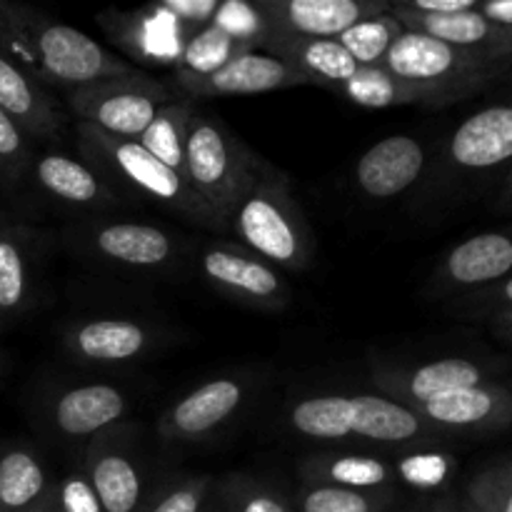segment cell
<instances>
[{"instance_id": "cell-25", "label": "cell", "mask_w": 512, "mask_h": 512, "mask_svg": "<svg viewBox=\"0 0 512 512\" xmlns=\"http://www.w3.org/2000/svg\"><path fill=\"white\" fill-rule=\"evenodd\" d=\"M35 183L53 195L55 200L75 205V208H113L118 205V193L108 185V180L90 168L83 160H75L63 153H45L33 168Z\"/></svg>"}, {"instance_id": "cell-39", "label": "cell", "mask_w": 512, "mask_h": 512, "mask_svg": "<svg viewBox=\"0 0 512 512\" xmlns=\"http://www.w3.org/2000/svg\"><path fill=\"white\" fill-rule=\"evenodd\" d=\"M205 493H208V480L193 478L188 483H180L170 488L150 512H200Z\"/></svg>"}, {"instance_id": "cell-33", "label": "cell", "mask_w": 512, "mask_h": 512, "mask_svg": "<svg viewBox=\"0 0 512 512\" xmlns=\"http://www.w3.org/2000/svg\"><path fill=\"white\" fill-rule=\"evenodd\" d=\"M250 50L253 48L238 43V40L225 35L223 30H218L215 25H205L203 30H198V33L188 40L175 70L195 75V78H203V75L215 73V70H220L223 65H228L230 60H235L243 53H250Z\"/></svg>"}, {"instance_id": "cell-46", "label": "cell", "mask_w": 512, "mask_h": 512, "mask_svg": "<svg viewBox=\"0 0 512 512\" xmlns=\"http://www.w3.org/2000/svg\"><path fill=\"white\" fill-rule=\"evenodd\" d=\"M500 320H503L505 328H510V330H512V305H510V308H505V310H503V315H500Z\"/></svg>"}, {"instance_id": "cell-45", "label": "cell", "mask_w": 512, "mask_h": 512, "mask_svg": "<svg viewBox=\"0 0 512 512\" xmlns=\"http://www.w3.org/2000/svg\"><path fill=\"white\" fill-rule=\"evenodd\" d=\"M435 512H458V508H455L450 500H440V503L435 505Z\"/></svg>"}, {"instance_id": "cell-38", "label": "cell", "mask_w": 512, "mask_h": 512, "mask_svg": "<svg viewBox=\"0 0 512 512\" xmlns=\"http://www.w3.org/2000/svg\"><path fill=\"white\" fill-rule=\"evenodd\" d=\"M453 470V458L443 453H418L410 455L400 463V475L415 488H435L445 483V478Z\"/></svg>"}, {"instance_id": "cell-8", "label": "cell", "mask_w": 512, "mask_h": 512, "mask_svg": "<svg viewBox=\"0 0 512 512\" xmlns=\"http://www.w3.org/2000/svg\"><path fill=\"white\" fill-rule=\"evenodd\" d=\"M200 270L215 290L238 303L263 310H280L290 303V288L278 268L240 245H208L200 255Z\"/></svg>"}, {"instance_id": "cell-24", "label": "cell", "mask_w": 512, "mask_h": 512, "mask_svg": "<svg viewBox=\"0 0 512 512\" xmlns=\"http://www.w3.org/2000/svg\"><path fill=\"white\" fill-rule=\"evenodd\" d=\"M0 110L13 118L28 138L50 140L63 128V115L43 85L3 55H0Z\"/></svg>"}, {"instance_id": "cell-5", "label": "cell", "mask_w": 512, "mask_h": 512, "mask_svg": "<svg viewBox=\"0 0 512 512\" xmlns=\"http://www.w3.org/2000/svg\"><path fill=\"white\" fill-rule=\"evenodd\" d=\"M33 53L35 65H38L35 78L40 85H65L70 90L135 73L133 63L105 50L83 30L58 23L45 13L40 15L38 28H35Z\"/></svg>"}, {"instance_id": "cell-34", "label": "cell", "mask_w": 512, "mask_h": 512, "mask_svg": "<svg viewBox=\"0 0 512 512\" xmlns=\"http://www.w3.org/2000/svg\"><path fill=\"white\" fill-rule=\"evenodd\" d=\"M210 25H215L225 35H230V38H235L238 43L248 45L253 50H258L270 33L258 5L245 3V0H225V3H218V10H215Z\"/></svg>"}, {"instance_id": "cell-28", "label": "cell", "mask_w": 512, "mask_h": 512, "mask_svg": "<svg viewBox=\"0 0 512 512\" xmlns=\"http://www.w3.org/2000/svg\"><path fill=\"white\" fill-rule=\"evenodd\" d=\"M300 473L313 485L348 490H380L393 478L388 465L370 455H315L300 465Z\"/></svg>"}, {"instance_id": "cell-9", "label": "cell", "mask_w": 512, "mask_h": 512, "mask_svg": "<svg viewBox=\"0 0 512 512\" xmlns=\"http://www.w3.org/2000/svg\"><path fill=\"white\" fill-rule=\"evenodd\" d=\"M270 30L300 38L338 40L355 23L388 13L385 0H255Z\"/></svg>"}, {"instance_id": "cell-47", "label": "cell", "mask_w": 512, "mask_h": 512, "mask_svg": "<svg viewBox=\"0 0 512 512\" xmlns=\"http://www.w3.org/2000/svg\"><path fill=\"white\" fill-rule=\"evenodd\" d=\"M505 200H508V203L512 205V173L508 178V185H505Z\"/></svg>"}, {"instance_id": "cell-37", "label": "cell", "mask_w": 512, "mask_h": 512, "mask_svg": "<svg viewBox=\"0 0 512 512\" xmlns=\"http://www.w3.org/2000/svg\"><path fill=\"white\" fill-rule=\"evenodd\" d=\"M30 168L28 135L23 133L13 118L0 110V180L3 183H20L25 170Z\"/></svg>"}, {"instance_id": "cell-6", "label": "cell", "mask_w": 512, "mask_h": 512, "mask_svg": "<svg viewBox=\"0 0 512 512\" xmlns=\"http://www.w3.org/2000/svg\"><path fill=\"white\" fill-rule=\"evenodd\" d=\"M510 65L512 63L455 48V45L430 38L425 33L403 30V35L388 50L380 68L405 80L455 85V88L478 93L480 88L493 83L500 73H505Z\"/></svg>"}, {"instance_id": "cell-26", "label": "cell", "mask_w": 512, "mask_h": 512, "mask_svg": "<svg viewBox=\"0 0 512 512\" xmlns=\"http://www.w3.org/2000/svg\"><path fill=\"white\" fill-rule=\"evenodd\" d=\"M353 405V435L375 440V443H420L435 430L413 408L385 395H353Z\"/></svg>"}, {"instance_id": "cell-27", "label": "cell", "mask_w": 512, "mask_h": 512, "mask_svg": "<svg viewBox=\"0 0 512 512\" xmlns=\"http://www.w3.org/2000/svg\"><path fill=\"white\" fill-rule=\"evenodd\" d=\"M50 480L43 460L25 445L0 450V512H28L48 495Z\"/></svg>"}, {"instance_id": "cell-18", "label": "cell", "mask_w": 512, "mask_h": 512, "mask_svg": "<svg viewBox=\"0 0 512 512\" xmlns=\"http://www.w3.org/2000/svg\"><path fill=\"white\" fill-rule=\"evenodd\" d=\"M350 103L360 108H398V105H448L473 95V90L455 85L418 83L388 73L385 68H360L350 80L338 88Z\"/></svg>"}, {"instance_id": "cell-17", "label": "cell", "mask_w": 512, "mask_h": 512, "mask_svg": "<svg viewBox=\"0 0 512 512\" xmlns=\"http://www.w3.org/2000/svg\"><path fill=\"white\" fill-rule=\"evenodd\" d=\"M415 413L435 430H500L512 425V393L493 383L473 385L438 395Z\"/></svg>"}, {"instance_id": "cell-35", "label": "cell", "mask_w": 512, "mask_h": 512, "mask_svg": "<svg viewBox=\"0 0 512 512\" xmlns=\"http://www.w3.org/2000/svg\"><path fill=\"white\" fill-rule=\"evenodd\" d=\"M378 490H348L333 485H313L303 495V512H378L383 505Z\"/></svg>"}, {"instance_id": "cell-15", "label": "cell", "mask_w": 512, "mask_h": 512, "mask_svg": "<svg viewBox=\"0 0 512 512\" xmlns=\"http://www.w3.org/2000/svg\"><path fill=\"white\" fill-rule=\"evenodd\" d=\"M78 240L98 258L133 270L163 268L175 255L173 235L148 223H93L80 230Z\"/></svg>"}, {"instance_id": "cell-29", "label": "cell", "mask_w": 512, "mask_h": 512, "mask_svg": "<svg viewBox=\"0 0 512 512\" xmlns=\"http://www.w3.org/2000/svg\"><path fill=\"white\" fill-rule=\"evenodd\" d=\"M290 425L313 440H345L353 435V395H315L293 405Z\"/></svg>"}, {"instance_id": "cell-12", "label": "cell", "mask_w": 512, "mask_h": 512, "mask_svg": "<svg viewBox=\"0 0 512 512\" xmlns=\"http://www.w3.org/2000/svg\"><path fill=\"white\" fill-rule=\"evenodd\" d=\"M375 385L380 393L390 400L420 408L428 400L450 390L473 388V385L488 383L485 370L478 363L465 358H443L433 363L415 365V368H395V365H375L373 368Z\"/></svg>"}, {"instance_id": "cell-30", "label": "cell", "mask_w": 512, "mask_h": 512, "mask_svg": "<svg viewBox=\"0 0 512 512\" xmlns=\"http://www.w3.org/2000/svg\"><path fill=\"white\" fill-rule=\"evenodd\" d=\"M30 233L0 225V313H15L30 298Z\"/></svg>"}, {"instance_id": "cell-41", "label": "cell", "mask_w": 512, "mask_h": 512, "mask_svg": "<svg viewBox=\"0 0 512 512\" xmlns=\"http://www.w3.org/2000/svg\"><path fill=\"white\" fill-rule=\"evenodd\" d=\"M228 493L235 512H288V508L280 503V498H275L268 490L258 488V485L233 483Z\"/></svg>"}, {"instance_id": "cell-23", "label": "cell", "mask_w": 512, "mask_h": 512, "mask_svg": "<svg viewBox=\"0 0 512 512\" xmlns=\"http://www.w3.org/2000/svg\"><path fill=\"white\" fill-rule=\"evenodd\" d=\"M128 410V398L115 385L93 383L70 388L55 398L50 420L65 438H95L120 423Z\"/></svg>"}, {"instance_id": "cell-14", "label": "cell", "mask_w": 512, "mask_h": 512, "mask_svg": "<svg viewBox=\"0 0 512 512\" xmlns=\"http://www.w3.org/2000/svg\"><path fill=\"white\" fill-rule=\"evenodd\" d=\"M428 155L413 135H390L370 145L355 163V185L370 200L398 198L423 175Z\"/></svg>"}, {"instance_id": "cell-22", "label": "cell", "mask_w": 512, "mask_h": 512, "mask_svg": "<svg viewBox=\"0 0 512 512\" xmlns=\"http://www.w3.org/2000/svg\"><path fill=\"white\" fill-rule=\"evenodd\" d=\"M512 273V235L480 233L445 255L438 280L445 288H485Z\"/></svg>"}, {"instance_id": "cell-36", "label": "cell", "mask_w": 512, "mask_h": 512, "mask_svg": "<svg viewBox=\"0 0 512 512\" xmlns=\"http://www.w3.org/2000/svg\"><path fill=\"white\" fill-rule=\"evenodd\" d=\"M468 503L480 512H512V460L483 470L470 483Z\"/></svg>"}, {"instance_id": "cell-31", "label": "cell", "mask_w": 512, "mask_h": 512, "mask_svg": "<svg viewBox=\"0 0 512 512\" xmlns=\"http://www.w3.org/2000/svg\"><path fill=\"white\" fill-rule=\"evenodd\" d=\"M195 108L190 103H173L163 105L158 110V115L153 118V123L145 128V133L140 135L138 143L148 150L153 158H158L160 163L168 165L170 170L180 173L185 178V138H188V123L193 118ZM188 180V178H185Z\"/></svg>"}, {"instance_id": "cell-16", "label": "cell", "mask_w": 512, "mask_h": 512, "mask_svg": "<svg viewBox=\"0 0 512 512\" xmlns=\"http://www.w3.org/2000/svg\"><path fill=\"white\" fill-rule=\"evenodd\" d=\"M390 13L400 20L405 30L425 33L455 48L485 55V58L512 63V30L495 25L478 8L453 15H418L393 3Z\"/></svg>"}, {"instance_id": "cell-10", "label": "cell", "mask_w": 512, "mask_h": 512, "mask_svg": "<svg viewBox=\"0 0 512 512\" xmlns=\"http://www.w3.org/2000/svg\"><path fill=\"white\" fill-rule=\"evenodd\" d=\"M178 88L188 98H228V95H258L270 93V90L295 88V85H310L298 70L285 65L283 60L273 58L268 53H250L238 55L223 65L215 73L195 78V75L175 70Z\"/></svg>"}, {"instance_id": "cell-3", "label": "cell", "mask_w": 512, "mask_h": 512, "mask_svg": "<svg viewBox=\"0 0 512 512\" xmlns=\"http://www.w3.org/2000/svg\"><path fill=\"white\" fill-rule=\"evenodd\" d=\"M78 145L90 168L98 170L105 180L118 178L133 193L145 195L190 223L220 230L213 210L200 200L193 185L153 158L138 140L118 138L90 123H78Z\"/></svg>"}, {"instance_id": "cell-21", "label": "cell", "mask_w": 512, "mask_h": 512, "mask_svg": "<svg viewBox=\"0 0 512 512\" xmlns=\"http://www.w3.org/2000/svg\"><path fill=\"white\" fill-rule=\"evenodd\" d=\"M260 48L298 70L310 85H323V88L338 90L345 80H350L360 70V65L350 58L348 50L338 40L300 38V35L270 30Z\"/></svg>"}, {"instance_id": "cell-44", "label": "cell", "mask_w": 512, "mask_h": 512, "mask_svg": "<svg viewBox=\"0 0 512 512\" xmlns=\"http://www.w3.org/2000/svg\"><path fill=\"white\" fill-rule=\"evenodd\" d=\"M490 300H493L495 305H503V308H510V305H512V275H508V280H503V283L498 285V290H495V293L490 295Z\"/></svg>"}, {"instance_id": "cell-40", "label": "cell", "mask_w": 512, "mask_h": 512, "mask_svg": "<svg viewBox=\"0 0 512 512\" xmlns=\"http://www.w3.org/2000/svg\"><path fill=\"white\" fill-rule=\"evenodd\" d=\"M60 510L63 512H103L88 475L73 473L60 483Z\"/></svg>"}, {"instance_id": "cell-43", "label": "cell", "mask_w": 512, "mask_h": 512, "mask_svg": "<svg viewBox=\"0 0 512 512\" xmlns=\"http://www.w3.org/2000/svg\"><path fill=\"white\" fill-rule=\"evenodd\" d=\"M478 10L495 25L512 30V0H493V3H478Z\"/></svg>"}, {"instance_id": "cell-20", "label": "cell", "mask_w": 512, "mask_h": 512, "mask_svg": "<svg viewBox=\"0 0 512 512\" xmlns=\"http://www.w3.org/2000/svg\"><path fill=\"white\" fill-rule=\"evenodd\" d=\"M85 475L103 512H135L143 495V478L133 455L115 443L108 430L95 435L85 453Z\"/></svg>"}, {"instance_id": "cell-1", "label": "cell", "mask_w": 512, "mask_h": 512, "mask_svg": "<svg viewBox=\"0 0 512 512\" xmlns=\"http://www.w3.org/2000/svg\"><path fill=\"white\" fill-rule=\"evenodd\" d=\"M265 160L235 138L215 115L193 113L185 138V178L213 210L220 230H230L235 210L263 175Z\"/></svg>"}, {"instance_id": "cell-48", "label": "cell", "mask_w": 512, "mask_h": 512, "mask_svg": "<svg viewBox=\"0 0 512 512\" xmlns=\"http://www.w3.org/2000/svg\"><path fill=\"white\" fill-rule=\"evenodd\" d=\"M463 512H480V510L475 508L473 503H468V500H465V505H463Z\"/></svg>"}, {"instance_id": "cell-19", "label": "cell", "mask_w": 512, "mask_h": 512, "mask_svg": "<svg viewBox=\"0 0 512 512\" xmlns=\"http://www.w3.org/2000/svg\"><path fill=\"white\" fill-rule=\"evenodd\" d=\"M153 335L130 318H95L73 325L65 335V348L78 363L115 365L143 358Z\"/></svg>"}, {"instance_id": "cell-2", "label": "cell", "mask_w": 512, "mask_h": 512, "mask_svg": "<svg viewBox=\"0 0 512 512\" xmlns=\"http://www.w3.org/2000/svg\"><path fill=\"white\" fill-rule=\"evenodd\" d=\"M230 230L243 240L245 250L273 268L305 270L313 263L315 240L295 200L290 180L265 163L258 185L240 203Z\"/></svg>"}, {"instance_id": "cell-4", "label": "cell", "mask_w": 512, "mask_h": 512, "mask_svg": "<svg viewBox=\"0 0 512 512\" xmlns=\"http://www.w3.org/2000/svg\"><path fill=\"white\" fill-rule=\"evenodd\" d=\"M65 100L78 123H90L118 138L138 140L158 110L173 103L175 95L163 83L135 70L120 78L70 88Z\"/></svg>"}, {"instance_id": "cell-11", "label": "cell", "mask_w": 512, "mask_h": 512, "mask_svg": "<svg viewBox=\"0 0 512 512\" xmlns=\"http://www.w3.org/2000/svg\"><path fill=\"white\" fill-rule=\"evenodd\" d=\"M512 160V103L478 110L455 128L445 165L458 173H488Z\"/></svg>"}, {"instance_id": "cell-42", "label": "cell", "mask_w": 512, "mask_h": 512, "mask_svg": "<svg viewBox=\"0 0 512 512\" xmlns=\"http://www.w3.org/2000/svg\"><path fill=\"white\" fill-rule=\"evenodd\" d=\"M398 5L418 15H453L478 8L475 0H398Z\"/></svg>"}, {"instance_id": "cell-13", "label": "cell", "mask_w": 512, "mask_h": 512, "mask_svg": "<svg viewBox=\"0 0 512 512\" xmlns=\"http://www.w3.org/2000/svg\"><path fill=\"white\" fill-rule=\"evenodd\" d=\"M245 388L235 378H215L180 398L158 423L160 438L168 443H198L228 423L243 405Z\"/></svg>"}, {"instance_id": "cell-7", "label": "cell", "mask_w": 512, "mask_h": 512, "mask_svg": "<svg viewBox=\"0 0 512 512\" xmlns=\"http://www.w3.org/2000/svg\"><path fill=\"white\" fill-rule=\"evenodd\" d=\"M100 25L115 45L140 63L178 65L195 30L173 13L168 0L138 10H110L100 15Z\"/></svg>"}, {"instance_id": "cell-32", "label": "cell", "mask_w": 512, "mask_h": 512, "mask_svg": "<svg viewBox=\"0 0 512 512\" xmlns=\"http://www.w3.org/2000/svg\"><path fill=\"white\" fill-rule=\"evenodd\" d=\"M403 30L405 28L400 25V20L388 10V13L373 15V18L355 23L353 28L340 35L338 43L348 50V55L360 68H380L388 50L403 35Z\"/></svg>"}]
</instances>
